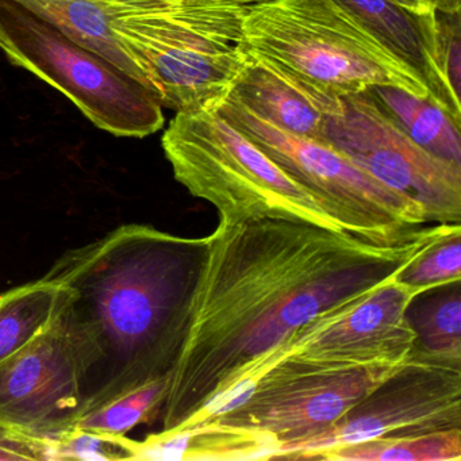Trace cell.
I'll return each instance as SVG.
<instances>
[{"mask_svg": "<svg viewBox=\"0 0 461 461\" xmlns=\"http://www.w3.org/2000/svg\"><path fill=\"white\" fill-rule=\"evenodd\" d=\"M375 245L307 221L220 220L196 294L193 326L161 406V431L207 420L242 375L294 331L395 276L444 229Z\"/></svg>", "mask_w": 461, "mask_h": 461, "instance_id": "obj_1", "label": "cell"}, {"mask_svg": "<svg viewBox=\"0 0 461 461\" xmlns=\"http://www.w3.org/2000/svg\"><path fill=\"white\" fill-rule=\"evenodd\" d=\"M209 248V237L131 223L68 250L45 275L61 290L59 320L77 356L82 417L171 380L190 336Z\"/></svg>", "mask_w": 461, "mask_h": 461, "instance_id": "obj_2", "label": "cell"}, {"mask_svg": "<svg viewBox=\"0 0 461 461\" xmlns=\"http://www.w3.org/2000/svg\"><path fill=\"white\" fill-rule=\"evenodd\" d=\"M240 47L323 115L337 112L341 96L375 86L429 98L423 83L337 0H268L247 7Z\"/></svg>", "mask_w": 461, "mask_h": 461, "instance_id": "obj_3", "label": "cell"}, {"mask_svg": "<svg viewBox=\"0 0 461 461\" xmlns=\"http://www.w3.org/2000/svg\"><path fill=\"white\" fill-rule=\"evenodd\" d=\"M161 145L175 179L212 204L220 220L293 218L347 233L309 191L212 106L176 113Z\"/></svg>", "mask_w": 461, "mask_h": 461, "instance_id": "obj_4", "label": "cell"}, {"mask_svg": "<svg viewBox=\"0 0 461 461\" xmlns=\"http://www.w3.org/2000/svg\"><path fill=\"white\" fill-rule=\"evenodd\" d=\"M245 9L188 5L117 15L110 29L158 104L191 112L229 93L249 64L240 47Z\"/></svg>", "mask_w": 461, "mask_h": 461, "instance_id": "obj_5", "label": "cell"}, {"mask_svg": "<svg viewBox=\"0 0 461 461\" xmlns=\"http://www.w3.org/2000/svg\"><path fill=\"white\" fill-rule=\"evenodd\" d=\"M210 106L309 191L347 233L375 245H398L429 223L420 204L385 187L330 145L280 131L229 93Z\"/></svg>", "mask_w": 461, "mask_h": 461, "instance_id": "obj_6", "label": "cell"}, {"mask_svg": "<svg viewBox=\"0 0 461 461\" xmlns=\"http://www.w3.org/2000/svg\"><path fill=\"white\" fill-rule=\"evenodd\" d=\"M0 50L113 136L144 139L164 126V107L147 87L13 0H0Z\"/></svg>", "mask_w": 461, "mask_h": 461, "instance_id": "obj_7", "label": "cell"}, {"mask_svg": "<svg viewBox=\"0 0 461 461\" xmlns=\"http://www.w3.org/2000/svg\"><path fill=\"white\" fill-rule=\"evenodd\" d=\"M403 364L326 366L285 357L207 420L268 434L282 458L334 425Z\"/></svg>", "mask_w": 461, "mask_h": 461, "instance_id": "obj_8", "label": "cell"}, {"mask_svg": "<svg viewBox=\"0 0 461 461\" xmlns=\"http://www.w3.org/2000/svg\"><path fill=\"white\" fill-rule=\"evenodd\" d=\"M325 120V144L420 204L429 223H461V167L415 144L368 91L341 96L337 112Z\"/></svg>", "mask_w": 461, "mask_h": 461, "instance_id": "obj_9", "label": "cell"}, {"mask_svg": "<svg viewBox=\"0 0 461 461\" xmlns=\"http://www.w3.org/2000/svg\"><path fill=\"white\" fill-rule=\"evenodd\" d=\"M461 428V366L411 357L322 433L291 447L285 460L383 437Z\"/></svg>", "mask_w": 461, "mask_h": 461, "instance_id": "obj_10", "label": "cell"}, {"mask_svg": "<svg viewBox=\"0 0 461 461\" xmlns=\"http://www.w3.org/2000/svg\"><path fill=\"white\" fill-rule=\"evenodd\" d=\"M420 294L391 277L364 298L312 318L272 349L269 360L290 357L326 366L406 363L415 341L406 312Z\"/></svg>", "mask_w": 461, "mask_h": 461, "instance_id": "obj_11", "label": "cell"}, {"mask_svg": "<svg viewBox=\"0 0 461 461\" xmlns=\"http://www.w3.org/2000/svg\"><path fill=\"white\" fill-rule=\"evenodd\" d=\"M80 417L77 356L58 315L31 344L0 363V434L40 447L50 458L52 445Z\"/></svg>", "mask_w": 461, "mask_h": 461, "instance_id": "obj_12", "label": "cell"}, {"mask_svg": "<svg viewBox=\"0 0 461 461\" xmlns=\"http://www.w3.org/2000/svg\"><path fill=\"white\" fill-rule=\"evenodd\" d=\"M337 2L423 83L431 102L461 121L460 96L455 95L439 66L434 10L415 12L393 0Z\"/></svg>", "mask_w": 461, "mask_h": 461, "instance_id": "obj_13", "label": "cell"}, {"mask_svg": "<svg viewBox=\"0 0 461 461\" xmlns=\"http://www.w3.org/2000/svg\"><path fill=\"white\" fill-rule=\"evenodd\" d=\"M276 439L249 429L202 420L168 433L152 434L137 441L136 460H275Z\"/></svg>", "mask_w": 461, "mask_h": 461, "instance_id": "obj_14", "label": "cell"}, {"mask_svg": "<svg viewBox=\"0 0 461 461\" xmlns=\"http://www.w3.org/2000/svg\"><path fill=\"white\" fill-rule=\"evenodd\" d=\"M229 94L248 112L280 131L325 144V115L295 88L252 59Z\"/></svg>", "mask_w": 461, "mask_h": 461, "instance_id": "obj_15", "label": "cell"}, {"mask_svg": "<svg viewBox=\"0 0 461 461\" xmlns=\"http://www.w3.org/2000/svg\"><path fill=\"white\" fill-rule=\"evenodd\" d=\"M382 112L431 155L461 167L460 121L429 98H420L395 86L368 88Z\"/></svg>", "mask_w": 461, "mask_h": 461, "instance_id": "obj_16", "label": "cell"}, {"mask_svg": "<svg viewBox=\"0 0 461 461\" xmlns=\"http://www.w3.org/2000/svg\"><path fill=\"white\" fill-rule=\"evenodd\" d=\"M406 317L415 334L411 357L461 366L460 282L415 296Z\"/></svg>", "mask_w": 461, "mask_h": 461, "instance_id": "obj_17", "label": "cell"}, {"mask_svg": "<svg viewBox=\"0 0 461 461\" xmlns=\"http://www.w3.org/2000/svg\"><path fill=\"white\" fill-rule=\"evenodd\" d=\"M58 26L83 47L104 56L144 86L141 74L118 44L110 29L112 18L96 0H13Z\"/></svg>", "mask_w": 461, "mask_h": 461, "instance_id": "obj_18", "label": "cell"}, {"mask_svg": "<svg viewBox=\"0 0 461 461\" xmlns=\"http://www.w3.org/2000/svg\"><path fill=\"white\" fill-rule=\"evenodd\" d=\"M60 303V287L45 277L0 294V363L47 330Z\"/></svg>", "mask_w": 461, "mask_h": 461, "instance_id": "obj_19", "label": "cell"}, {"mask_svg": "<svg viewBox=\"0 0 461 461\" xmlns=\"http://www.w3.org/2000/svg\"><path fill=\"white\" fill-rule=\"evenodd\" d=\"M309 460L460 461L461 428L368 439L321 450Z\"/></svg>", "mask_w": 461, "mask_h": 461, "instance_id": "obj_20", "label": "cell"}, {"mask_svg": "<svg viewBox=\"0 0 461 461\" xmlns=\"http://www.w3.org/2000/svg\"><path fill=\"white\" fill-rule=\"evenodd\" d=\"M168 385L169 379H160L136 388L83 415L75 428L94 433L125 436L140 423L158 417Z\"/></svg>", "mask_w": 461, "mask_h": 461, "instance_id": "obj_21", "label": "cell"}, {"mask_svg": "<svg viewBox=\"0 0 461 461\" xmlns=\"http://www.w3.org/2000/svg\"><path fill=\"white\" fill-rule=\"evenodd\" d=\"M396 282L425 293L461 280V225L445 223L441 233L395 275Z\"/></svg>", "mask_w": 461, "mask_h": 461, "instance_id": "obj_22", "label": "cell"}, {"mask_svg": "<svg viewBox=\"0 0 461 461\" xmlns=\"http://www.w3.org/2000/svg\"><path fill=\"white\" fill-rule=\"evenodd\" d=\"M137 441L126 436L94 433L74 428L61 436L50 449V458L122 460L134 458Z\"/></svg>", "mask_w": 461, "mask_h": 461, "instance_id": "obj_23", "label": "cell"}, {"mask_svg": "<svg viewBox=\"0 0 461 461\" xmlns=\"http://www.w3.org/2000/svg\"><path fill=\"white\" fill-rule=\"evenodd\" d=\"M438 40L439 66L455 95L460 96L461 32L460 12L434 10Z\"/></svg>", "mask_w": 461, "mask_h": 461, "instance_id": "obj_24", "label": "cell"}, {"mask_svg": "<svg viewBox=\"0 0 461 461\" xmlns=\"http://www.w3.org/2000/svg\"><path fill=\"white\" fill-rule=\"evenodd\" d=\"M268 0H121L117 4L101 5L110 18L123 14H147L163 12L172 7L188 5H226V6L249 7Z\"/></svg>", "mask_w": 461, "mask_h": 461, "instance_id": "obj_25", "label": "cell"}, {"mask_svg": "<svg viewBox=\"0 0 461 461\" xmlns=\"http://www.w3.org/2000/svg\"><path fill=\"white\" fill-rule=\"evenodd\" d=\"M33 458H47V455L44 450L33 445L0 434V460H33Z\"/></svg>", "mask_w": 461, "mask_h": 461, "instance_id": "obj_26", "label": "cell"}, {"mask_svg": "<svg viewBox=\"0 0 461 461\" xmlns=\"http://www.w3.org/2000/svg\"><path fill=\"white\" fill-rule=\"evenodd\" d=\"M426 9L438 10V12H460L461 0H422Z\"/></svg>", "mask_w": 461, "mask_h": 461, "instance_id": "obj_27", "label": "cell"}, {"mask_svg": "<svg viewBox=\"0 0 461 461\" xmlns=\"http://www.w3.org/2000/svg\"><path fill=\"white\" fill-rule=\"evenodd\" d=\"M393 2L402 5V6L415 10V12H430V10L426 9L422 0H393Z\"/></svg>", "mask_w": 461, "mask_h": 461, "instance_id": "obj_28", "label": "cell"}]
</instances>
